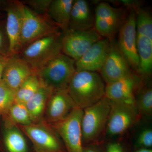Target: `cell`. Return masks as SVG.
Masks as SVG:
<instances>
[{"instance_id": "1", "label": "cell", "mask_w": 152, "mask_h": 152, "mask_svg": "<svg viewBox=\"0 0 152 152\" xmlns=\"http://www.w3.org/2000/svg\"><path fill=\"white\" fill-rule=\"evenodd\" d=\"M105 87L102 78L96 72L76 71L67 92L76 107L83 110L105 96Z\"/></svg>"}, {"instance_id": "2", "label": "cell", "mask_w": 152, "mask_h": 152, "mask_svg": "<svg viewBox=\"0 0 152 152\" xmlns=\"http://www.w3.org/2000/svg\"><path fill=\"white\" fill-rule=\"evenodd\" d=\"M136 16L137 49L140 64L137 74L143 80L149 77L152 71V17L138 2L133 6Z\"/></svg>"}, {"instance_id": "3", "label": "cell", "mask_w": 152, "mask_h": 152, "mask_svg": "<svg viewBox=\"0 0 152 152\" xmlns=\"http://www.w3.org/2000/svg\"><path fill=\"white\" fill-rule=\"evenodd\" d=\"M76 72L75 61L61 53L36 70L35 73L42 84L53 91L67 90Z\"/></svg>"}, {"instance_id": "4", "label": "cell", "mask_w": 152, "mask_h": 152, "mask_svg": "<svg viewBox=\"0 0 152 152\" xmlns=\"http://www.w3.org/2000/svg\"><path fill=\"white\" fill-rule=\"evenodd\" d=\"M110 110V101L105 96L84 109L81 121L83 146L96 144L105 135Z\"/></svg>"}, {"instance_id": "5", "label": "cell", "mask_w": 152, "mask_h": 152, "mask_svg": "<svg viewBox=\"0 0 152 152\" xmlns=\"http://www.w3.org/2000/svg\"><path fill=\"white\" fill-rule=\"evenodd\" d=\"M16 1L21 17V50L39 39L62 32L48 16L38 15L21 1L16 0Z\"/></svg>"}, {"instance_id": "6", "label": "cell", "mask_w": 152, "mask_h": 152, "mask_svg": "<svg viewBox=\"0 0 152 152\" xmlns=\"http://www.w3.org/2000/svg\"><path fill=\"white\" fill-rule=\"evenodd\" d=\"M62 35L59 32L39 39L24 48L18 55L35 71L62 53Z\"/></svg>"}, {"instance_id": "7", "label": "cell", "mask_w": 152, "mask_h": 152, "mask_svg": "<svg viewBox=\"0 0 152 152\" xmlns=\"http://www.w3.org/2000/svg\"><path fill=\"white\" fill-rule=\"evenodd\" d=\"M83 110L75 108L62 121L51 126L62 139L68 152H83L81 121Z\"/></svg>"}, {"instance_id": "8", "label": "cell", "mask_w": 152, "mask_h": 152, "mask_svg": "<svg viewBox=\"0 0 152 152\" xmlns=\"http://www.w3.org/2000/svg\"><path fill=\"white\" fill-rule=\"evenodd\" d=\"M110 101V110L105 135L110 137L123 135L141 117L135 105Z\"/></svg>"}, {"instance_id": "9", "label": "cell", "mask_w": 152, "mask_h": 152, "mask_svg": "<svg viewBox=\"0 0 152 152\" xmlns=\"http://www.w3.org/2000/svg\"><path fill=\"white\" fill-rule=\"evenodd\" d=\"M130 10L129 14L124 20L118 33L117 44L130 67L137 74L140 61L137 49L136 16L134 10Z\"/></svg>"}, {"instance_id": "10", "label": "cell", "mask_w": 152, "mask_h": 152, "mask_svg": "<svg viewBox=\"0 0 152 152\" xmlns=\"http://www.w3.org/2000/svg\"><path fill=\"white\" fill-rule=\"evenodd\" d=\"M61 53L75 61H77L101 37L94 28L87 31L68 30L62 33Z\"/></svg>"}, {"instance_id": "11", "label": "cell", "mask_w": 152, "mask_h": 152, "mask_svg": "<svg viewBox=\"0 0 152 152\" xmlns=\"http://www.w3.org/2000/svg\"><path fill=\"white\" fill-rule=\"evenodd\" d=\"M18 126L31 140L38 152H64L59 136L51 126L42 122Z\"/></svg>"}, {"instance_id": "12", "label": "cell", "mask_w": 152, "mask_h": 152, "mask_svg": "<svg viewBox=\"0 0 152 152\" xmlns=\"http://www.w3.org/2000/svg\"><path fill=\"white\" fill-rule=\"evenodd\" d=\"M120 8L112 7L105 2L99 3L95 9L94 29L102 37L114 39L125 19Z\"/></svg>"}, {"instance_id": "13", "label": "cell", "mask_w": 152, "mask_h": 152, "mask_svg": "<svg viewBox=\"0 0 152 152\" xmlns=\"http://www.w3.org/2000/svg\"><path fill=\"white\" fill-rule=\"evenodd\" d=\"M144 80L132 72L119 80L106 84L105 96L112 102L135 105L136 96Z\"/></svg>"}, {"instance_id": "14", "label": "cell", "mask_w": 152, "mask_h": 152, "mask_svg": "<svg viewBox=\"0 0 152 152\" xmlns=\"http://www.w3.org/2000/svg\"><path fill=\"white\" fill-rule=\"evenodd\" d=\"M114 39L110 41V49L105 61L99 71L106 83L116 81L132 72Z\"/></svg>"}, {"instance_id": "15", "label": "cell", "mask_w": 152, "mask_h": 152, "mask_svg": "<svg viewBox=\"0 0 152 152\" xmlns=\"http://www.w3.org/2000/svg\"><path fill=\"white\" fill-rule=\"evenodd\" d=\"M35 71L25 60L18 55L9 57L1 81L9 88L17 91Z\"/></svg>"}, {"instance_id": "16", "label": "cell", "mask_w": 152, "mask_h": 152, "mask_svg": "<svg viewBox=\"0 0 152 152\" xmlns=\"http://www.w3.org/2000/svg\"><path fill=\"white\" fill-rule=\"evenodd\" d=\"M76 107L67 90L52 92L46 108V121L50 124L58 122L65 118Z\"/></svg>"}, {"instance_id": "17", "label": "cell", "mask_w": 152, "mask_h": 152, "mask_svg": "<svg viewBox=\"0 0 152 152\" xmlns=\"http://www.w3.org/2000/svg\"><path fill=\"white\" fill-rule=\"evenodd\" d=\"M5 28L8 38L9 56L18 55L21 51V17L16 0H9L5 11Z\"/></svg>"}, {"instance_id": "18", "label": "cell", "mask_w": 152, "mask_h": 152, "mask_svg": "<svg viewBox=\"0 0 152 152\" xmlns=\"http://www.w3.org/2000/svg\"><path fill=\"white\" fill-rule=\"evenodd\" d=\"M110 40L102 39L93 45L75 62L76 71L99 72L108 53Z\"/></svg>"}, {"instance_id": "19", "label": "cell", "mask_w": 152, "mask_h": 152, "mask_svg": "<svg viewBox=\"0 0 152 152\" xmlns=\"http://www.w3.org/2000/svg\"><path fill=\"white\" fill-rule=\"evenodd\" d=\"M94 28V15L88 3L85 0H74L69 29L87 31Z\"/></svg>"}, {"instance_id": "20", "label": "cell", "mask_w": 152, "mask_h": 152, "mask_svg": "<svg viewBox=\"0 0 152 152\" xmlns=\"http://www.w3.org/2000/svg\"><path fill=\"white\" fill-rule=\"evenodd\" d=\"M74 1V0H52L49 7L48 16L63 33L69 29Z\"/></svg>"}, {"instance_id": "21", "label": "cell", "mask_w": 152, "mask_h": 152, "mask_svg": "<svg viewBox=\"0 0 152 152\" xmlns=\"http://www.w3.org/2000/svg\"><path fill=\"white\" fill-rule=\"evenodd\" d=\"M52 92L42 84L37 91L25 104L33 123L40 122L42 120Z\"/></svg>"}, {"instance_id": "22", "label": "cell", "mask_w": 152, "mask_h": 152, "mask_svg": "<svg viewBox=\"0 0 152 152\" xmlns=\"http://www.w3.org/2000/svg\"><path fill=\"white\" fill-rule=\"evenodd\" d=\"M42 86L40 81L35 73L29 77L17 90L15 102L26 104Z\"/></svg>"}, {"instance_id": "23", "label": "cell", "mask_w": 152, "mask_h": 152, "mask_svg": "<svg viewBox=\"0 0 152 152\" xmlns=\"http://www.w3.org/2000/svg\"><path fill=\"white\" fill-rule=\"evenodd\" d=\"M6 131L4 142L9 152H27V145L24 137L15 126H10Z\"/></svg>"}, {"instance_id": "24", "label": "cell", "mask_w": 152, "mask_h": 152, "mask_svg": "<svg viewBox=\"0 0 152 152\" xmlns=\"http://www.w3.org/2000/svg\"><path fill=\"white\" fill-rule=\"evenodd\" d=\"M135 105L141 117H151L152 88L151 84H143L136 96Z\"/></svg>"}, {"instance_id": "25", "label": "cell", "mask_w": 152, "mask_h": 152, "mask_svg": "<svg viewBox=\"0 0 152 152\" xmlns=\"http://www.w3.org/2000/svg\"><path fill=\"white\" fill-rule=\"evenodd\" d=\"M5 115L8 116L10 123L20 126H27L32 124L26 105L15 102Z\"/></svg>"}, {"instance_id": "26", "label": "cell", "mask_w": 152, "mask_h": 152, "mask_svg": "<svg viewBox=\"0 0 152 152\" xmlns=\"http://www.w3.org/2000/svg\"><path fill=\"white\" fill-rule=\"evenodd\" d=\"M16 91L0 82V115H6L15 102Z\"/></svg>"}, {"instance_id": "27", "label": "cell", "mask_w": 152, "mask_h": 152, "mask_svg": "<svg viewBox=\"0 0 152 152\" xmlns=\"http://www.w3.org/2000/svg\"><path fill=\"white\" fill-rule=\"evenodd\" d=\"M21 1L36 13L47 16L52 0H25Z\"/></svg>"}, {"instance_id": "28", "label": "cell", "mask_w": 152, "mask_h": 152, "mask_svg": "<svg viewBox=\"0 0 152 152\" xmlns=\"http://www.w3.org/2000/svg\"><path fill=\"white\" fill-rule=\"evenodd\" d=\"M137 142L139 148H152V129L150 128H146L142 130L138 136Z\"/></svg>"}, {"instance_id": "29", "label": "cell", "mask_w": 152, "mask_h": 152, "mask_svg": "<svg viewBox=\"0 0 152 152\" xmlns=\"http://www.w3.org/2000/svg\"><path fill=\"white\" fill-rule=\"evenodd\" d=\"M9 42L5 28V21H0V55L9 56Z\"/></svg>"}, {"instance_id": "30", "label": "cell", "mask_w": 152, "mask_h": 152, "mask_svg": "<svg viewBox=\"0 0 152 152\" xmlns=\"http://www.w3.org/2000/svg\"><path fill=\"white\" fill-rule=\"evenodd\" d=\"M106 152H124L121 144L119 142H113L107 145Z\"/></svg>"}, {"instance_id": "31", "label": "cell", "mask_w": 152, "mask_h": 152, "mask_svg": "<svg viewBox=\"0 0 152 152\" xmlns=\"http://www.w3.org/2000/svg\"><path fill=\"white\" fill-rule=\"evenodd\" d=\"M9 57V56L0 55V82L2 78L3 72L8 61Z\"/></svg>"}, {"instance_id": "32", "label": "cell", "mask_w": 152, "mask_h": 152, "mask_svg": "<svg viewBox=\"0 0 152 152\" xmlns=\"http://www.w3.org/2000/svg\"><path fill=\"white\" fill-rule=\"evenodd\" d=\"M83 152H100L96 147L92 145L86 146L83 147Z\"/></svg>"}, {"instance_id": "33", "label": "cell", "mask_w": 152, "mask_h": 152, "mask_svg": "<svg viewBox=\"0 0 152 152\" xmlns=\"http://www.w3.org/2000/svg\"><path fill=\"white\" fill-rule=\"evenodd\" d=\"M9 0H0V12H4L8 5Z\"/></svg>"}, {"instance_id": "34", "label": "cell", "mask_w": 152, "mask_h": 152, "mask_svg": "<svg viewBox=\"0 0 152 152\" xmlns=\"http://www.w3.org/2000/svg\"><path fill=\"white\" fill-rule=\"evenodd\" d=\"M135 152H152V148H139Z\"/></svg>"}, {"instance_id": "35", "label": "cell", "mask_w": 152, "mask_h": 152, "mask_svg": "<svg viewBox=\"0 0 152 152\" xmlns=\"http://www.w3.org/2000/svg\"><path fill=\"white\" fill-rule=\"evenodd\" d=\"M4 15L2 13L0 12V21L2 20V19L4 18Z\"/></svg>"}]
</instances>
